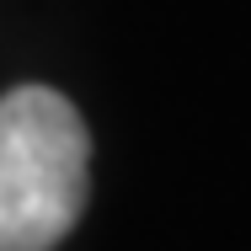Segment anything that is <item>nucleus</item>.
I'll return each instance as SVG.
<instances>
[{
	"label": "nucleus",
	"mask_w": 251,
	"mask_h": 251,
	"mask_svg": "<svg viewBox=\"0 0 251 251\" xmlns=\"http://www.w3.org/2000/svg\"><path fill=\"white\" fill-rule=\"evenodd\" d=\"M91 193V134L49 86L0 97V251H53Z\"/></svg>",
	"instance_id": "1"
}]
</instances>
